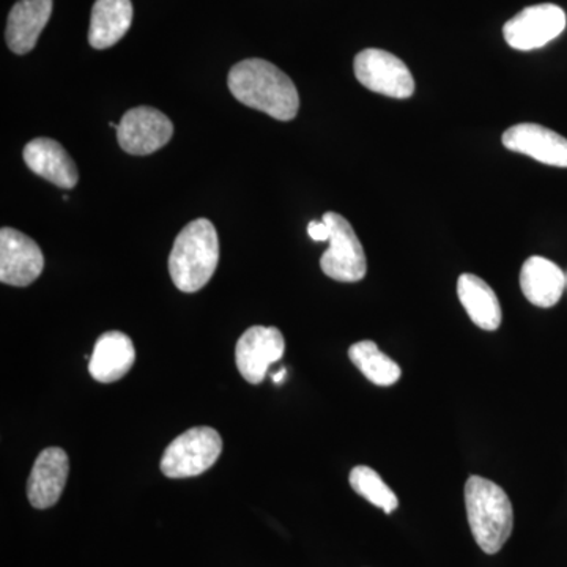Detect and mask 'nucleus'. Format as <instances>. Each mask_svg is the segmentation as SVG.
Listing matches in <instances>:
<instances>
[{"label":"nucleus","mask_w":567,"mask_h":567,"mask_svg":"<svg viewBox=\"0 0 567 567\" xmlns=\"http://www.w3.org/2000/svg\"><path fill=\"white\" fill-rule=\"evenodd\" d=\"M229 91L238 102L276 121L289 122L300 110V95L293 81L271 62L246 59L230 70Z\"/></svg>","instance_id":"nucleus-1"},{"label":"nucleus","mask_w":567,"mask_h":567,"mask_svg":"<svg viewBox=\"0 0 567 567\" xmlns=\"http://www.w3.org/2000/svg\"><path fill=\"white\" fill-rule=\"evenodd\" d=\"M465 506L477 546L484 554H498L513 535L514 509L509 496L491 480L470 476L465 484Z\"/></svg>","instance_id":"nucleus-2"},{"label":"nucleus","mask_w":567,"mask_h":567,"mask_svg":"<svg viewBox=\"0 0 567 567\" xmlns=\"http://www.w3.org/2000/svg\"><path fill=\"white\" fill-rule=\"evenodd\" d=\"M219 262V240L215 226L200 218L186 224L175 238L169 256L171 278L185 293L204 289Z\"/></svg>","instance_id":"nucleus-3"},{"label":"nucleus","mask_w":567,"mask_h":567,"mask_svg":"<svg viewBox=\"0 0 567 567\" xmlns=\"http://www.w3.org/2000/svg\"><path fill=\"white\" fill-rule=\"evenodd\" d=\"M223 453V439L208 425L183 432L164 450L159 468L171 480L203 475Z\"/></svg>","instance_id":"nucleus-4"},{"label":"nucleus","mask_w":567,"mask_h":567,"mask_svg":"<svg viewBox=\"0 0 567 567\" xmlns=\"http://www.w3.org/2000/svg\"><path fill=\"white\" fill-rule=\"evenodd\" d=\"M322 219L330 227V248L320 259L323 274L339 282L361 281L368 274V260L352 224L334 212L324 213Z\"/></svg>","instance_id":"nucleus-5"},{"label":"nucleus","mask_w":567,"mask_h":567,"mask_svg":"<svg viewBox=\"0 0 567 567\" xmlns=\"http://www.w3.org/2000/svg\"><path fill=\"white\" fill-rule=\"evenodd\" d=\"M353 70L365 89L380 95L405 100L415 93L412 71L391 52L375 48L361 51L354 58Z\"/></svg>","instance_id":"nucleus-6"},{"label":"nucleus","mask_w":567,"mask_h":567,"mask_svg":"<svg viewBox=\"0 0 567 567\" xmlns=\"http://www.w3.org/2000/svg\"><path fill=\"white\" fill-rule=\"evenodd\" d=\"M565 10L554 3L527 7L503 28L506 43L517 51H533L546 47L565 32Z\"/></svg>","instance_id":"nucleus-7"},{"label":"nucleus","mask_w":567,"mask_h":567,"mask_svg":"<svg viewBox=\"0 0 567 567\" xmlns=\"http://www.w3.org/2000/svg\"><path fill=\"white\" fill-rule=\"evenodd\" d=\"M286 352V339L276 327H256L246 330L235 347L238 372L251 385H259L271 364L278 363Z\"/></svg>","instance_id":"nucleus-8"},{"label":"nucleus","mask_w":567,"mask_h":567,"mask_svg":"<svg viewBox=\"0 0 567 567\" xmlns=\"http://www.w3.org/2000/svg\"><path fill=\"white\" fill-rule=\"evenodd\" d=\"M174 134L173 122L151 106L125 112L117 126L118 145L130 155H151L163 148Z\"/></svg>","instance_id":"nucleus-9"},{"label":"nucleus","mask_w":567,"mask_h":567,"mask_svg":"<svg viewBox=\"0 0 567 567\" xmlns=\"http://www.w3.org/2000/svg\"><path fill=\"white\" fill-rule=\"evenodd\" d=\"M43 268V252L31 237L11 227L0 230V281L28 287L39 279Z\"/></svg>","instance_id":"nucleus-10"},{"label":"nucleus","mask_w":567,"mask_h":567,"mask_svg":"<svg viewBox=\"0 0 567 567\" xmlns=\"http://www.w3.org/2000/svg\"><path fill=\"white\" fill-rule=\"evenodd\" d=\"M507 151L522 153L547 166L567 167V140L537 123H518L503 134Z\"/></svg>","instance_id":"nucleus-11"},{"label":"nucleus","mask_w":567,"mask_h":567,"mask_svg":"<svg viewBox=\"0 0 567 567\" xmlns=\"http://www.w3.org/2000/svg\"><path fill=\"white\" fill-rule=\"evenodd\" d=\"M69 473V456L62 447L41 451L28 481L29 503L37 509L54 506L61 499Z\"/></svg>","instance_id":"nucleus-12"},{"label":"nucleus","mask_w":567,"mask_h":567,"mask_svg":"<svg viewBox=\"0 0 567 567\" xmlns=\"http://www.w3.org/2000/svg\"><path fill=\"white\" fill-rule=\"evenodd\" d=\"M22 158L33 174L40 175L59 188H74L80 181L76 164L69 152L50 137H37L29 142L22 152Z\"/></svg>","instance_id":"nucleus-13"},{"label":"nucleus","mask_w":567,"mask_h":567,"mask_svg":"<svg viewBox=\"0 0 567 567\" xmlns=\"http://www.w3.org/2000/svg\"><path fill=\"white\" fill-rule=\"evenodd\" d=\"M136 349L132 338L122 331H107L96 339L89 361V372L96 382L114 383L132 371Z\"/></svg>","instance_id":"nucleus-14"},{"label":"nucleus","mask_w":567,"mask_h":567,"mask_svg":"<svg viewBox=\"0 0 567 567\" xmlns=\"http://www.w3.org/2000/svg\"><path fill=\"white\" fill-rule=\"evenodd\" d=\"M52 0H20L7 21L6 40L14 54H28L35 48L52 13Z\"/></svg>","instance_id":"nucleus-15"},{"label":"nucleus","mask_w":567,"mask_h":567,"mask_svg":"<svg viewBox=\"0 0 567 567\" xmlns=\"http://www.w3.org/2000/svg\"><path fill=\"white\" fill-rule=\"evenodd\" d=\"M566 276L561 268L546 257L533 256L520 271V287L525 298L537 308H551L563 297Z\"/></svg>","instance_id":"nucleus-16"},{"label":"nucleus","mask_w":567,"mask_h":567,"mask_svg":"<svg viewBox=\"0 0 567 567\" xmlns=\"http://www.w3.org/2000/svg\"><path fill=\"white\" fill-rule=\"evenodd\" d=\"M132 0H96L93 3L89 43L95 50H107L125 37L133 24Z\"/></svg>","instance_id":"nucleus-17"},{"label":"nucleus","mask_w":567,"mask_h":567,"mask_svg":"<svg viewBox=\"0 0 567 567\" xmlns=\"http://www.w3.org/2000/svg\"><path fill=\"white\" fill-rule=\"evenodd\" d=\"M457 295L476 327L486 331L498 330L503 320L502 305L486 281L476 275H462L457 281Z\"/></svg>","instance_id":"nucleus-18"},{"label":"nucleus","mask_w":567,"mask_h":567,"mask_svg":"<svg viewBox=\"0 0 567 567\" xmlns=\"http://www.w3.org/2000/svg\"><path fill=\"white\" fill-rule=\"evenodd\" d=\"M350 361L377 386H391L401 380V365L379 349L374 341L357 342L349 349Z\"/></svg>","instance_id":"nucleus-19"},{"label":"nucleus","mask_w":567,"mask_h":567,"mask_svg":"<svg viewBox=\"0 0 567 567\" xmlns=\"http://www.w3.org/2000/svg\"><path fill=\"white\" fill-rule=\"evenodd\" d=\"M350 486L371 505L380 507L385 514H393L399 507V498L382 476L371 466L358 465L350 472Z\"/></svg>","instance_id":"nucleus-20"},{"label":"nucleus","mask_w":567,"mask_h":567,"mask_svg":"<svg viewBox=\"0 0 567 567\" xmlns=\"http://www.w3.org/2000/svg\"><path fill=\"white\" fill-rule=\"evenodd\" d=\"M309 237L315 241H328L330 240V227L323 221H311L308 226Z\"/></svg>","instance_id":"nucleus-21"},{"label":"nucleus","mask_w":567,"mask_h":567,"mask_svg":"<svg viewBox=\"0 0 567 567\" xmlns=\"http://www.w3.org/2000/svg\"><path fill=\"white\" fill-rule=\"evenodd\" d=\"M286 375H287L286 369H281V371H279L278 374H275L274 382L276 383V385H279V383L282 382L284 377H286Z\"/></svg>","instance_id":"nucleus-22"}]
</instances>
